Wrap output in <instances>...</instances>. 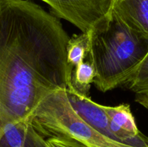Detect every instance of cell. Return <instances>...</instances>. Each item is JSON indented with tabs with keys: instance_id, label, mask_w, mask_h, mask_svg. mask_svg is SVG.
I'll return each mask as SVG.
<instances>
[{
	"instance_id": "obj_1",
	"label": "cell",
	"mask_w": 148,
	"mask_h": 147,
	"mask_svg": "<svg viewBox=\"0 0 148 147\" xmlns=\"http://www.w3.org/2000/svg\"><path fill=\"white\" fill-rule=\"evenodd\" d=\"M69 35L60 19L30 0H0V138L32 120L42 101L68 87Z\"/></svg>"
},
{
	"instance_id": "obj_2",
	"label": "cell",
	"mask_w": 148,
	"mask_h": 147,
	"mask_svg": "<svg viewBox=\"0 0 148 147\" xmlns=\"http://www.w3.org/2000/svg\"><path fill=\"white\" fill-rule=\"evenodd\" d=\"M87 34L95 87L106 92L124 86L148 53V35L129 27L110 11Z\"/></svg>"
},
{
	"instance_id": "obj_3",
	"label": "cell",
	"mask_w": 148,
	"mask_h": 147,
	"mask_svg": "<svg viewBox=\"0 0 148 147\" xmlns=\"http://www.w3.org/2000/svg\"><path fill=\"white\" fill-rule=\"evenodd\" d=\"M35 129L44 138L64 137L85 147H139L116 141L92 128L77 114L60 89L46 97L32 117Z\"/></svg>"
},
{
	"instance_id": "obj_4",
	"label": "cell",
	"mask_w": 148,
	"mask_h": 147,
	"mask_svg": "<svg viewBox=\"0 0 148 147\" xmlns=\"http://www.w3.org/2000/svg\"><path fill=\"white\" fill-rule=\"evenodd\" d=\"M51 8L53 15L88 33L109 13L111 0H41Z\"/></svg>"
},
{
	"instance_id": "obj_5",
	"label": "cell",
	"mask_w": 148,
	"mask_h": 147,
	"mask_svg": "<svg viewBox=\"0 0 148 147\" xmlns=\"http://www.w3.org/2000/svg\"><path fill=\"white\" fill-rule=\"evenodd\" d=\"M110 12L131 29L148 35V0H111Z\"/></svg>"
},
{
	"instance_id": "obj_6",
	"label": "cell",
	"mask_w": 148,
	"mask_h": 147,
	"mask_svg": "<svg viewBox=\"0 0 148 147\" xmlns=\"http://www.w3.org/2000/svg\"><path fill=\"white\" fill-rule=\"evenodd\" d=\"M0 147H49L33 127L32 120H25L8 125L1 138Z\"/></svg>"
},
{
	"instance_id": "obj_7",
	"label": "cell",
	"mask_w": 148,
	"mask_h": 147,
	"mask_svg": "<svg viewBox=\"0 0 148 147\" xmlns=\"http://www.w3.org/2000/svg\"><path fill=\"white\" fill-rule=\"evenodd\" d=\"M88 35L87 33L74 34L66 46V73L68 87L72 71L88 59ZM67 87V88H68Z\"/></svg>"
},
{
	"instance_id": "obj_8",
	"label": "cell",
	"mask_w": 148,
	"mask_h": 147,
	"mask_svg": "<svg viewBox=\"0 0 148 147\" xmlns=\"http://www.w3.org/2000/svg\"><path fill=\"white\" fill-rule=\"evenodd\" d=\"M95 76V69L88 59L72 71L69 87L66 89L73 90L82 96L89 97L91 84L93 83Z\"/></svg>"
},
{
	"instance_id": "obj_9",
	"label": "cell",
	"mask_w": 148,
	"mask_h": 147,
	"mask_svg": "<svg viewBox=\"0 0 148 147\" xmlns=\"http://www.w3.org/2000/svg\"><path fill=\"white\" fill-rule=\"evenodd\" d=\"M124 86L135 94L148 95V53L136 68Z\"/></svg>"
},
{
	"instance_id": "obj_10",
	"label": "cell",
	"mask_w": 148,
	"mask_h": 147,
	"mask_svg": "<svg viewBox=\"0 0 148 147\" xmlns=\"http://www.w3.org/2000/svg\"><path fill=\"white\" fill-rule=\"evenodd\" d=\"M49 147H85L75 140L64 137H53L46 138Z\"/></svg>"
},
{
	"instance_id": "obj_11",
	"label": "cell",
	"mask_w": 148,
	"mask_h": 147,
	"mask_svg": "<svg viewBox=\"0 0 148 147\" xmlns=\"http://www.w3.org/2000/svg\"><path fill=\"white\" fill-rule=\"evenodd\" d=\"M135 102L148 109V95L135 94Z\"/></svg>"
}]
</instances>
